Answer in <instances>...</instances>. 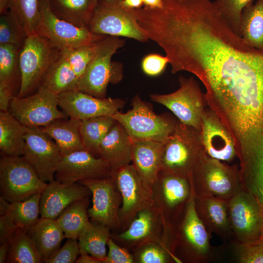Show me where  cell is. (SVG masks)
Segmentation results:
<instances>
[{"instance_id":"cell-1","label":"cell","mask_w":263,"mask_h":263,"mask_svg":"<svg viewBox=\"0 0 263 263\" xmlns=\"http://www.w3.org/2000/svg\"><path fill=\"white\" fill-rule=\"evenodd\" d=\"M149 39L166 53L173 74L195 75L207 106L218 115L239 117L263 98V50L236 34L210 0H162L145 21Z\"/></svg>"},{"instance_id":"cell-2","label":"cell","mask_w":263,"mask_h":263,"mask_svg":"<svg viewBox=\"0 0 263 263\" xmlns=\"http://www.w3.org/2000/svg\"><path fill=\"white\" fill-rule=\"evenodd\" d=\"M125 43L124 39L112 36H106L97 41L95 53L78 81L77 90L96 97L105 98L109 84H117L123 77L122 65L112 61V57Z\"/></svg>"},{"instance_id":"cell-3","label":"cell","mask_w":263,"mask_h":263,"mask_svg":"<svg viewBox=\"0 0 263 263\" xmlns=\"http://www.w3.org/2000/svg\"><path fill=\"white\" fill-rule=\"evenodd\" d=\"M211 234L197 214L195 194L190 198L176 229L175 255L179 263H206L216 261V246L211 244Z\"/></svg>"},{"instance_id":"cell-4","label":"cell","mask_w":263,"mask_h":263,"mask_svg":"<svg viewBox=\"0 0 263 263\" xmlns=\"http://www.w3.org/2000/svg\"><path fill=\"white\" fill-rule=\"evenodd\" d=\"M195 196L228 200L241 189L239 164L229 165L205 151L189 177Z\"/></svg>"},{"instance_id":"cell-5","label":"cell","mask_w":263,"mask_h":263,"mask_svg":"<svg viewBox=\"0 0 263 263\" xmlns=\"http://www.w3.org/2000/svg\"><path fill=\"white\" fill-rule=\"evenodd\" d=\"M132 109L119 111L112 116L126 129L132 142L154 141L166 143L173 132L178 120L156 114L148 103L136 94L131 101Z\"/></svg>"},{"instance_id":"cell-6","label":"cell","mask_w":263,"mask_h":263,"mask_svg":"<svg viewBox=\"0 0 263 263\" xmlns=\"http://www.w3.org/2000/svg\"><path fill=\"white\" fill-rule=\"evenodd\" d=\"M204 151L200 131L178 120L165 143L161 170L189 178Z\"/></svg>"},{"instance_id":"cell-7","label":"cell","mask_w":263,"mask_h":263,"mask_svg":"<svg viewBox=\"0 0 263 263\" xmlns=\"http://www.w3.org/2000/svg\"><path fill=\"white\" fill-rule=\"evenodd\" d=\"M59 50L37 34L27 37L19 55L20 86L17 97L38 90Z\"/></svg>"},{"instance_id":"cell-8","label":"cell","mask_w":263,"mask_h":263,"mask_svg":"<svg viewBox=\"0 0 263 263\" xmlns=\"http://www.w3.org/2000/svg\"><path fill=\"white\" fill-rule=\"evenodd\" d=\"M151 189L153 206L164 224L176 230L192 191L189 178L161 170Z\"/></svg>"},{"instance_id":"cell-9","label":"cell","mask_w":263,"mask_h":263,"mask_svg":"<svg viewBox=\"0 0 263 263\" xmlns=\"http://www.w3.org/2000/svg\"><path fill=\"white\" fill-rule=\"evenodd\" d=\"M122 1L99 0L88 29L94 34L124 37L147 42L149 38L139 24L134 10L125 8Z\"/></svg>"},{"instance_id":"cell-10","label":"cell","mask_w":263,"mask_h":263,"mask_svg":"<svg viewBox=\"0 0 263 263\" xmlns=\"http://www.w3.org/2000/svg\"><path fill=\"white\" fill-rule=\"evenodd\" d=\"M47 184L39 177L23 156H1L0 159V196L13 203L41 193Z\"/></svg>"},{"instance_id":"cell-11","label":"cell","mask_w":263,"mask_h":263,"mask_svg":"<svg viewBox=\"0 0 263 263\" xmlns=\"http://www.w3.org/2000/svg\"><path fill=\"white\" fill-rule=\"evenodd\" d=\"M178 80L180 87L176 91L165 94H152L150 99L169 110L180 122L200 132L203 115L207 107L205 94L193 77L180 75Z\"/></svg>"},{"instance_id":"cell-12","label":"cell","mask_w":263,"mask_h":263,"mask_svg":"<svg viewBox=\"0 0 263 263\" xmlns=\"http://www.w3.org/2000/svg\"><path fill=\"white\" fill-rule=\"evenodd\" d=\"M40 19L36 34L61 50L93 45L106 36L94 34L87 28L76 26L58 18L52 11L49 0H39Z\"/></svg>"},{"instance_id":"cell-13","label":"cell","mask_w":263,"mask_h":263,"mask_svg":"<svg viewBox=\"0 0 263 263\" xmlns=\"http://www.w3.org/2000/svg\"><path fill=\"white\" fill-rule=\"evenodd\" d=\"M59 104V94L41 85L29 95L14 97L8 111L26 127H44L56 119L69 118L58 109Z\"/></svg>"},{"instance_id":"cell-14","label":"cell","mask_w":263,"mask_h":263,"mask_svg":"<svg viewBox=\"0 0 263 263\" xmlns=\"http://www.w3.org/2000/svg\"><path fill=\"white\" fill-rule=\"evenodd\" d=\"M113 175L122 198L117 227L124 230L140 210L153 205L151 187L132 164L113 169Z\"/></svg>"},{"instance_id":"cell-15","label":"cell","mask_w":263,"mask_h":263,"mask_svg":"<svg viewBox=\"0 0 263 263\" xmlns=\"http://www.w3.org/2000/svg\"><path fill=\"white\" fill-rule=\"evenodd\" d=\"M227 202L231 241L247 243L263 238V213L255 198L242 188Z\"/></svg>"},{"instance_id":"cell-16","label":"cell","mask_w":263,"mask_h":263,"mask_svg":"<svg viewBox=\"0 0 263 263\" xmlns=\"http://www.w3.org/2000/svg\"><path fill=\"white\" fill-rule=\"evenodd\" d=\"M23 156L45 182L55 179L57 166L62 157L56 142L41 127H27Z\"/></svg>"},{"instance_id":"cell-17","label":"cell","mask_w":263,"mask_h":263,"mask_svg":"<svg viewBox=\"0 0 263 263\" xmlns=\"http://www.w3.org/2000/svg\"><path fill=\"white\" fill-rule=\"evenodd\" d=\"M77 183L86 186L91 191L93 205L88 209L91 221L111 229L117 228L122 198L113 174L108 177L82 180Z\"/></svg>"},{"instance_id":"cell-18","label":"cell","mask_w":263,"mask_h":263,"mask_svg":"<svg viewBox=\"0 0 263 263\" xmlns=\"http://www.w3.org/2000/svg\"><path fill=\"white\" fill-rule=\"evenodd\" d=\"M59 108L70 118L80 121L100 116H113L123 108L120 98H99L77 90L59 94Z\"/></svg>"},{"instance_id":"cell-19","label":"cell","mask_w":263,"mask_h":263,"mask_svg":"<svg viewBox=\"0 0 263 263\" xmlns=\"http://www.w3.org/2000/svg\"><path fill=\"white\" fill-rule=\"evenodd\" d=\"M113 171L108 163L102 158L82 150L62 156L57 166L55 179L63 183H74L82 180L108 177L112 176Z\"/></svg>"},{"instance_id":"cell-20","label":"cell","mask_w":263,"mask_h":263,"mask_svg":"<svg viewBox=\"0 0 263 263\" xmlns=\"http://www.w3.org/2000/svg\"><path fill=\"white\" fill-rule=\"evenodd\" d=\"M163 231L162 217L152 205L140 210L125 230L111 233V238L118 244L133 250L149 243L160 242Z\"/></svg>"},{"instance_id":"cell-21","label":"cell","mask_w":263,"mask_h":263,"mask_svg":"<svg viewBox=\"0 0 263 263\" xmlns=\"http://www.w3.org/2000/svg\"><path fill=\"white\" fill-rule=\"evenodd\" d=\"M200 132L204 149L209 156L226 162L237 157L232 136L218 115L208 106L203 115Z\"/></svg>"},{"instance_id":"cell-22","label":"cell","mask_w":263,"mask_h":263,"mask_svg":"<svg viewBox=\"0 0 263 263\" xmlns=\"http://www.w3.org/2000/svg\"><path fill=\"white\" fill-rule=\"evenodd\" d=\"M92 195L90 189L79 183H63L55 179L49 182L41 193V217L56 219L72 204Z\"/></svg>"},{"instance_id":"cell-23","label":"cell","mask_w":263,"mask_h":263,"mask_svg":"<svg viewBox=\"0 0 263 263\" xmlns=\"http://www.w3.org/2000/svg\"><path fill=\"white\" fill-rule=\"evenodd\" d=\"M195 208L199 218L211 234L216 235L223 243L232 240L227 200L213 196L195 195Z\"/></svg>"},{"instance_id":"cell-24","label":"cell","mask_w":263,"mask_h":263,"mask_svg":"<svg viewBox=\"0 0 263 263\" xmlns=\"http://www.w3.org/2000/svg\"><path fill=\"white\" fill-rule=\"evenodd\" d=\"M165 143L154 141L132 142L131 164L150 187L161 170Z\"/></svg>"},{"instance_id":"cell-25","label":"cell","mask_w":263,"mask_h":263,"mask_svg":"<svg viewBox=\"0 0 263 263\" xmlns=\"http://www.w3.org/2000/svg\"><path fill=\"white\" fill-rule=\"evenodd\" d=\"M132 142L126 129L115 123L101 142L99 155L111 168L117 169L131 164Z\"/></svg>"},{"instance_id":"cell-26","label":"cell","mask_w":263,"mask_h":263,"mask_svg":"<svg viewBox=\"0 0 263 263\" xmlns=\"http://www.w3.org/2000/svg\"><path fill=\"white\" fill-rule=\"evenodd\" d=\"M42 263L59 248L66 238L56 219L41 217L27 231Z\"/></svg>"},{"instance_id":"cell-27","label":"cell","mask_w":263,"mask_h":263,"mask_svg":"<svg viewBox=\"0 0 263 263\" xmlns=\"http://www.w3.org/2000/svg\"><path fill=\"white\" fill-rule=\"evenodd\" d=\"M242 188L257 200L263 213V145L239 159Z\"/></svg>"},{"instance_id":"cell-28","label":"cell","mask_w":263,"mask_h":263,"mask_svg":"<svg viewBox=\"0 0 263 263\" xmlns=\"http://www.w3.org/2000/svg\"><path fill=\"white\" fill-rule=\"evenodd\" d=\"M81 121L72 118L56 119L41 127L56 143L62 156L85 150L80 133Z\"/></svg>"},{"instance_id":"cell-29","label":"cell","mask_w":263,"mask_h":263,"mask_svg":"<svg viewBox=\"0 0 263 263\" xmlns=\"http://www.w3.org/2000/svg\"><path fill=\"white\" fill-rule=\"evenodd\" d=\"M27 127L8 111L0 112V152L1 156L23 155Z\"/></svg>"},{"instance_id":"cell-30","label":"cell","mask_w":263,"mask_h":263,"mask_svg":"<svg viewBox=\"0 0 263 263\" xmlns=\"http://www.w3.org/2000/svg\"><path fill=\"white\" fill-rule=\"evenodd\" d=\"M99 0H49L50 8L59 19L87 28Z\"/></svg>"},{"instance_id":"cell-31","label":"cell","mask_w":263,"mask_h":263,"mask_svg":"<svg viewBox=\"0 0 263 263\" xmlns=\"http://www.w3.org/2000/svg\"><path fill=\"white\" fill-rule=\"evenodd\" d=\"M41 193L22 201L10 203L0 196V215L6 214L18 228L27 230L38 220Z\"/></svg>"},{"instance_id":"cell-32","label":"cell","mask_w":263,"mask_h":263,"mask_svg":"<svg viewBox=\"0 0 263 263\" xmlns=\"http://www.w3.org/2000/svg\"><path fill=\"white\" fill-rule=\"evenodd\" d=\"M78 82V79L63 50H59L41 85L59 94L65 92L77 90Z\"/></svg>"},{"instance_id":"cell-33","label":"cell","mask_w":263,"mask_h":263,"mask_svg":"<svg viewBox=\"0 0 263 263\" xmlns=\"http://www.w3.org/2000/svg\"><path fill=\"white\" fill-rule=\"evenodd\" d=\"M216 261L236 263H263V238L241 243L230 241L216 246Z\"/></svg>"},{"instance_id":"cell-34","label":"cell","mask_w":263,"mask_h":263,"mask_svg":"<svg viewBox=\"0 0 263 263\" xmlns=\"http://www.w3.org/2000/svg\"><path fill=\"white\" fill-rule=\"evenodd\" d=\"M110 230L104 225L90 221L77 239L80 253L88 254L104 263L107 256L106 246L111 237Z\"/></svg>"},{"instance_id":"cell-35","label":"cell","mask_w":263,"mask_h":263,"mask_svg":"<svg viewBox=\"0 0 263 263\" xmlns=\"http://www.w3.org/2000/svg\"><path fill=\"white\" fill-rule=\"evenodd\" d=\"M241 37L248 45L263 50V0H257L243 10Z\"/></svg>"},{"instance_id":"cell-36","label":"cell","mask_w":263,"mask_h":263,"mask_svg":"<svg viewBox=\"0 0 263 263\" xmlns=\"http://www.w3.org/2000/svg\"><path fill=\"white\" fill-rule=\"evenodd\" d=\"M89 197L72 204L56 219L67 239H77L81 232L90 223L88 214Z\"/></svg>"},{"instance_id":"cell-37","label":"cell","mask_w":263,"mask_h":263,"mask_svg":"<svg viewBox=\"0 0 263 263\" xmlns=\"http://www.w3.org/2000/svg\"><path fill=\"white\" fill-rule=\"evenodd\" d=\"M115 122L110 116H97L81 121L80 133L85 150L100 157V144Z\"/></svg>"},{"instance_id":"cell-38","label":"cell","mask_w":263,"mask_h":263,"mask_svg":"<svg viewBox=\"0 0 263 263\" xmlns=\"http://www.w3.org/2000/svg\"><path fill=\"white\" fill-rule=\"evenodd\" d=\"M20 49L11 44H0V84L9 88L17 96L20 86Z\"/></svg>"},{"instance_id":"cell-39","label":"cell","mask_w":263,"mask_h":263,"mask_svg":"<svg viewBox=\"0 0 263 263\" xmlns=\"http://www.w3.org/2000/svg\"><path fill=\"white\" fill-rule=\"evenodd\" d=\"M133 251L136 263H179L174 242L164 233L160 242L146 244Z\"/></svg>"},{"instance_id":"cell-40","label":"cell","mask_w":263,"mask_h":263,"mask_svg":"<svg viewBox=\"0 0 263 263\" xmlns=\"http://www.w3.org/2000/svg\"><path fill=\"white\" fill-rule=\"evenodd\" d=\"M6 263H42L25 230L18 228L11 240Z\"/></svg>"},{"instance_id":"cell-41","label":"cell","mask_w":263,"mask_h":263,"mask_svg":"<svg viewBox=\"0 0 263 263\" xmlns=\"http://www.w3.org/2000/svg\"><path fill=\"white\" fill-rule=\"evenodd\" d=\"M8 10L19 20L27 36L36 34L40 19L39 0H10Z\"/></svg>"},{"instance_id":"cell-42","label":"cell","mask_w":263,"mask_h":263,"mask_svg":"<svg viewBox=\"0 0 263 263\" xmlns=\"http://www.w3.org/2000/svg\"><path fill=\"white\" fill-rule=\"evenodd\" d=\"M27 37L19 21L10 10L0 15V44H11L21 48Z\"/></svg>"},{"instance_id":"cell-43","label":"cell","mask_w":263,"mask_h":263,"mask_svg":"<svg viewBox=\"0 0 263 263\" xmlns=\"http://www.w3.org/2000/svg\"><path fill=\"white\" fill-rule=\"evenodd\" d=\"M253 0H215L218 10L233 31L241 37V16L244 8Z\"/></svg>"},{"instance_id":"cell-44","label":"cell","mask_w":263,"mask_h":263,"mask_svg":"<svg viewBox=\"0 0 263 263\" xmlns=\"http://www.w3.org/2000/svg\"><path fill=\"white\" fill-rule=\"evenodd\" d=\"M96 42L90 46L62 50L78 81L95 53Z\"/></svg>"},{"instance_id":"cell-45","label":"cell","mask_w":263,"mask_h":263,"mask_svg":"<svg viewBox=\"0 0 263 263\" xmlns=\"http://www.w3.org/2000/svg\"><path fill=\"white\" fill-rule=\"evenodd\" d=\"M80 254L77 239L68 238L63 246L56 250L46 263H74Z\"/></svg>"},{"instance_id":"cell-46","label":"cell","mask_w":263,"mask_h":263,"mask_svg":"<svg viewBox=\"0 0 263 263\" xmlns=\"http://www.w3.org/2000/svg\"><path fill=\"white\" fill-rule=\"evenodd\" d=\"M169 63L167 56L156 54H150L146 56L141 62L143 72L148 75L155 76L162 74Z\"/></svg>"},{"instance_id":"cell-47","label":"cell","mask_w":263,"mask_h":263,"mask_svg":"<svg viewBox=\"0 0 263 263\" xmlns=\"http://www.w3.org/2000/svg\"><path fill=\"white\" fill-rule=\"evenodd\" d=\"M107 245L108 252L104 263H134L133 255L129 250L119 245L111 237Z\"/></svg>"},{"instance_id":"cell-48","label":"cell","mask_w":263,"mask_h":263,"mask_svg":"<svg viewBox=\"0 0 263 263\" xmlns=\"http://www.w3.org/2000/svg\"><path fill=\"white\" fill-rule=\"evenodd\" d=\"M18 228L7 215H0V244L11 241Z\"/></svg>"},{"instance_id":"cell-49","label":"cell","mask_w":263,"mask_h":263,"mask_svg":"<svg viewBox=\"0 0 263 263\" xmlns=\"http://www.w3.org/2000/svg\"><path fill=\"white\" fill-rule=\"evenodd\" d=\"M15 96H17V95L11 90L0 84V111H8L10 102Z\"/></svg>"},{"instance_id":"cell-50","label":"cell","mask_w":263,"mask_h":263,"mask_svg":"<svg viewBox=\"0 0 263 263\" xmlns=\"http://www.w3.org/2000/svg\"><path fill=\"white\" fill-rule=\"evenodd\" d=\"M122 5L130 10L141 8L143 4V0H122Z\"/></svg>"},{"instance_id":"cell-51","label":"cell","mask_w":263,"mask_h":263,"mask_svg":"<svg viewBox=\"0 0 263 263\" xmlns=\"http://www.w3.org/2000/svg\"><path fill=\"white\" fill-rule=\"evenodd\" d=\"M76 263H102L100 261L86 253L80 254L77 258Z\"/></svg>"},{"instance_id":"cell-52","label":"cell","mask_w":263,"mask_h":263,"mask_svg":"<svg viewBox=\"0 0 263 263\" xmlns=\"http://www.w3.org/2000/svg\"><path fill=\"white\" fill-rule=\"evenodd\" d=\"M10 245V241L0 244V263H6L7 256Z\"/></svg>"},{"instance_id":"cell-53","label":"cell","mask_w":263,"mask_h":263,"mask_svg":"<svg viewBox=\"0 0 263 263\" xmlns=\"http://www.w3.org/2000/svg\"><path fill=\"white\" fill-rule=\"evenodd\" d=\"M144 7L150 8H160L162 5V0H143Z\"/></svg>"},{"instance_id":"cell-54","label":"cell","mask_w":263,"mask_h":263,"mask_svg":"<svg viewBox=\"0 0 263 263\" xmlns=\"http://www.w3.org/2000/svg\"><path fill=\"white\" fill-rule=\"evenodd\" d=\"M10 0H0V15L5 14L9 9Z\"/></svg>"}]
</instances>
